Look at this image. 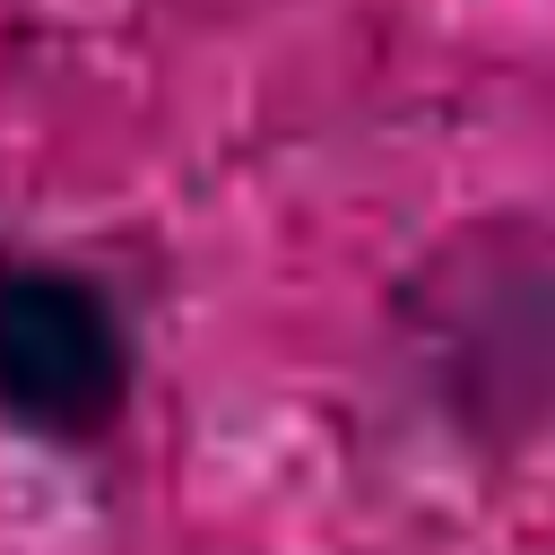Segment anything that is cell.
<instances>
[{
  "mask_svg": "<svg viewBox=\"0 0 555 555\" xmlns=\"http://www.w3.org/2000/svg\"><path fill=\"white\" fill-rule=\"evenodd\" d=\"M139 330L121 295L52 251H0V425L43 451H95L130 425Z\"/></svg>",
  "mask_w": 555,
  "mask_h": 555,
  "instance_id": "obj_1",
  "label": "cell"
}]
</instances>
